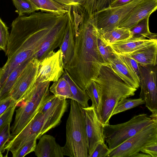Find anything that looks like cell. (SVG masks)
<instances>
[{
  "mask_svg": "<svg viewBox=\"0 0 157 157\" xmlns=\"http://www.w3.org/2000/svg\"><path fill=\"white\" fill-rule=\"evenodd\" d=\"M71 14L75 32L74 53L64 67L75 83L82 89L95 79L103 60L98 46L99 32L92 16L82 9L72 7Z\"/></svg>",
  "mask_w": 157,
  "mask_h": 157,
  "instance_id": "6da1fadb",
  "label": "cell"
},
{
  "mask_svg": "<svg viewBox=\"0 0 157 157\" xmlns=\"http://www.w3.org/2000/svg\"><path fill=\"white\" fill-rule=\"evenodd\" d=\"M58 21L55 16L48 13L39 12L33 15L29 36L1 68L0 90L7 77L16 67L34 58L48 34Z\"/></svg>",
  "mask_w": 157,
  "mask_h": 157,
  "instance_id": "7a4b0ae2",
  "label": "cell"
},
{
  "mask_svg": "<svg viewBox=\"0 0 157 157\" xmlns=\"http://www.w3.org/2000/svg\"><path fill=\"white\" fill-rule=\"evenodd\" d=\"M66 99H60L45 112L38 111L23 129L5 145L4 149L12 155L26 143L35 137L39 139L44 134L56 127L67 110Z\"/></svg>",
  "mask_w": 157,
  "mask_h": 157,
  "instance_id": "3957f363",
  "label": "cell"
},
{
  "mask_svg": "<svg viewBox=\"0 0 157 157\" xmlns=\"http://www.w3.org/2000/svg\"><path fill=\"white\" fill-rule=\"evenodd\" d=\"M100 86L101 109L100 121L103 127L109 120L117 104L121 100L134 96L137 89L125 83L113 71L109 65L104 64L94 80Z\"/></svg>",
  "mask_w": 157,
  "mask_h": 157,
  "instance_id": "277c9868",
  "label": "cell"
},
{
  "mask_svg": "<svg viewBox=\"0 0 157 157\" xmlns=\"http://www.w3.org/2000/svg\"><path fill=\"white\" fill-rule=\"evenodd\" d=\"M66 141L62 147L64 156L88 157V146L82 107L71 99L66 126Z\"/></svg>",
  "mask_w": 157,
  "mask_h": 157,
  "instance_id": "5b68a950",
  "label": "cell"
},
{
  "mask_svg": "<svg viewBox=\"0 0 157 157\" xmlns=\"http://www.w3.org/2000/svg\"><path fill=\"white\" fill-rule=\"evenodd\" d=\"M50 82H36L21 100L16 104L14 122L10 127L12 138L18 134L30 121L50 95Z\"/></svg>",
  "mask_w": 157,
  "mask_h": 157,
  "instance_id": "8992f818",
  "label": "cell"
},
{
  "mask_svg": "<svg viewBox=\"0 0 157 157\" xmlns=\"http://www.w3.org/2000/svg\"><path fill=\"white\" fill-rule=\"evenodd\" d=\"M157 121V118L143 113L136 115L125 122L103 127V134L110 151L131 138L144 127Z\"/></svg>",
  "mask_w": 157,
  "mask_h": 157,
  "instance_id": "52a82bcc",
  "label": "cell"
},
{
  "mask_svg": "<svg viewBox=\"0 0 157 157\" xmlns=\"http://www.w3.org/2000/svg\"><path fill=\"white\" fill-rule=\"evenodd\" d=\"M157 140V121L144 127L110 151L107 157H132L144 147Z\"/></svg>",
  "mask_w": 157,
  "mask_h": 157,
  "instance_id": "ba28073f",
  "label": "cell"
},
{
  "mask_svg": "<svg viewBox=\"0 0 157 157\" xmlns=\"http://www.w3.org/2000/svg\"><path fill=\"white\" fill-rule=\"evenodd\" d=\"M143 0H133L122 6L114 7L109 6L94 12L91 16L99 32H105L118 27L132 10Z\"/></svg>",
  "mask_w": 157,
  "mask_h": 157,
  "instance_id": "9c48e42d",
  "label": "cell"
},
{
  "mask_svg": "<svg viewBox=\"0 0 157 157\" xmlns=\"http://www.w3.org/2000/svg\"><path fill=\"white\" fill-rule=\"evenodd\" d=\"M141 91L140 98L145 101L146 106L152 113L150 116L157 117V67L139 64Z\"/></svg>",
  "mask_w": 157,
  "mask_h": 157,
  "instance_id": "30bf717a",
  "label": "cell"
},
{
  "mask_svg": "<svg viewBox=\"0 0 157 157\" xmlns=\"http://www.w3.org/2000/svg\"><path fill=\"white\" fill-rule=\"evenodd\" d=\"M64 72L62 53L59 49L49 52L40 61L36 82L57 81Z\"/></svg>",
  "mask_w": 157,
  "mask_h": 157,
  "instance_id": "8fae6325",
  "label": "cell"
},
{
  "mask_svg": "<svg viewBox=\"0 0 157 157\" xmlns=\"http://www.w3.org/2000/svg\"><path fill=\"white\" fill-rule=\"evenodd\" d=\"M40 61L35 58L32 59L16 80L9 95L16 104L35 83Z\"/></svg>",
  "mask_w": 157,
  "mask_h": 157,
  "instance_id": "7c38bea8",
  "label": "cell"
},
{
  "mask_svg": "<svg viewBox=\"0 0 157 157\" xmlns=\"http://www.w3.org/2000/svg\"><path fill=\"white\" fill-rule=\"evenodd\" d=\"M82 109L87 140L89 156L92 153L99 142H105L103 126L98 118L94 107L91 106L82 107Z\"/></svg>",
  "mask_w": 157,
  "mask_h": 157,
  "instance_id": "4fadbf2b",
  "label": "cell"
},
{
  "mask_svg": "<svg viewBox=\"0 0 157 157\" xmlns=\"http://www.w3.org/2000/svg\"><path fill=\"white\" fill-rule=\"evenodd\" d=\"M69 11L63 15L61 19L50 30L42 43L34 58L40 61L50 52L60 47L69 19Z\"/></svg>",
  "mask_w": 157,
  "mask_h": 157,
  "instance_id": "5bb4252c",
  "label": "cell"
},
{
  "mask_svg": "<svg viewBox=\"0 0 157 157\" xmlns=\"http://www.w3.org/2000/svg\"><path fill=\"white\" fill-rule=\"evenodd\" d=\"M157 0H143L124 19L118 27L130 29L157 10Z\"/></svg>",
  "mask_w": 157,
  "mask_h": 157,
  "instance_id": "9a60e30c",
  "label": "cell"
},
{
  "mask_svg": "<svg viewBox=\"0 0 157 157\" xmlns=\"http://www.w3.org/2000/svg\"><path fill=\"white\" fill-rule=\"evenodd\" d=\"M109 62V65L114 72L126 84L138 89L140 85L139 78L127 65L118 54Z\"/></svg>",
  "mask_w": 157,
  "mask_h": 157,
  "instance_id": "2e32d148",
  "label": "cell"
},
{
  "mask_svg": "<svg viewBox=\"0 0 157 157\" xmlns=\"http://www.w3.org/2000/svg\"><path fill=\"white\" fill-rule=\"evenodd\" d=\"M71 6L68 7V20L62 42L59 47L62 53L64 67L71 59L75 46V32L71 14Z\"/></svg>",
  "mask_w": 157,
  "mask_h": 157,
  "instance_id": "e0dca14e",
  "label": "cell"
},
{
  "mask_svg": "<svg viewBox=\"0 0 157 157\" xmlns=\"http://www.w3.org/2000/svg\"><path fill=\"white\" fill-rule=\"evenodd\" d=\"M34 152L38 157H63L62 147L50 135L44 134L39 139Z\"/></svg>",
  "mask_w": 157,
  "mask_h": 157,
  "instance_id": "ac0fdd59",
  "label": "cell"
},
{
  "mask_svg": "<svg viewBox=\"0 0 157 157\" xmlns=\"http://www.w3.org/2000/svg\"><path fill=\"white\" fill-rule=\"evenodd\" d=\"M157 42V40L146 39L143 36L130 37L125 40L111 44L114 52L117 54H130L144 46Z\"/></svg>",
  "mask_w": 157,
  "mask_h": 157,
  "instance_id": "d6986e66",
  "label": "cell"
},
{
  "mask_svg": "<svg viewBox=\"0 0 157 157\" xmlns=\"http://www.w3.org/2000/svg\"><path fill=\"white\" fill-rule=\"evenodd\" d=\"M157 42L144 46L130 54L139 64L143 66L157 65Z\"/></svg>",
  "mask_w": 157,
  "mask_h": 157,
  "instance_id": "ffe728a7",
  "label": "cell"
},
{
  "mask_svg": "<svg viewBox=\"0 0 157 157\" xmlns=\"http://www.w3.org/2000/svg\"><path fill=\"white\" fill-rule=\"evenodd\" d=\"M36 11L51 13L57 15L64 14L68 12V8L54 0H29Z\"/></svg>",
  "mask_w": 157,
  "mask_h": 157,
  "instance_id": "44dd1931",
  "label": "cell"
},
{
  "mask_svg": "<svg viewBox=\"0 0 157 157\" xmlns=\"http://www.w3.org/2000/svg\"><path fill=\"white\" fill-rule=\"evenodd\" d=\"M62 76L68 83L73 94V99L79 104L83 108L89 106L88 103L90 99L86 90L81 89L74 81L67 71L64 68Z\"/></svg>",
  "mask_w": 157,
  "mask_h": 157,
  "instance_id": "7402d4cb",
  "label": "cell"
},
{
  "mask_svg": "<svg viewBox=\"0 0 157 157\" xmlns=\"http://www.w3.org/2000/svg\"><path fill=\"white\" fill-rule=\"evenodd\" d=\"M30 60L19 64L7 77L0 90V100L9 96L10 91L21 72Z\"/></svg>",
  "mask_w": 157,
  "mask_h": 157,
  "instance_id": "603a6c76",
  "label": "cell"
},
{
  "mask_svg": "<svg viewBox=\"0 0 157 157\" xmlns=\"http://www.w3.org/2000/svg\"><path fill=\"white\" fill-rule=\"evenodd\" d=\"M49 91L61 100L72 99L73 97L68 83L62 76L57 81L53 82Z\"/></svg>",
  "mask_w": 157,
  "mask_h": 157,
  "instance_id": "cb8c5ba5",
  "label": "cell"
},
{
  "mask_svg": "<svg viewBox=\"0 0 157 157\" xmlns=\"http://www.w3.org/2000/svg\"><path fill=\"white\" fill-rule=\"evenodd\" d=\"M99 33L103 40L108 45L131 37L129 29L124 27H117L109 31Z\"/></svg>",
  "mask_w": 157,
  "mask_h": 157,
  "instance_id": "d4e9b609",
  "label": "cell"
},
{
  "mask_svg": "<svg viewBox=\"0 0 157 157\" xmlns=\"http://www.w3.org/2000/svg\"><path fill=\"white\" fill-rule=\"evenodd\" d=\"M85 90L92 101L91 106L94 108L100 120L101 109V92L100 87L96 82L93 80L86 86Z\"/></svg>",
  "mask_w": 157,
  "mask_h": 157,
  "instance_id": "484cf974",
  "label": "cell"
},
{
  "mask_svg": "<svg viewBox=\"0 0 157 157\" xmlns=\"http://www.w3.org/2000/svg\"><path fill=\"white\" fill-rule=\"evenodd\" d=\"M143 104H145V101L140 98L136 99L125 98L122 99L116 105L111 114V117Z\"/></svg>",
  "mask_w": 157,
  "mask_h": 157,
  "instance_id": "4316f807",
  "label": "cell"
},
{
  "mask_svg": "<svg viewBox=\"0 0 157 157\" xmlns=\"http://www.w3.org/2000/svg\"><path fill=\"white\" fill-rule=\"evenodd\" d=\"M149 17H148L142 20L129 29L131 37H140L143 36L148 38L152 33L151 32L149 29Z\"/></svg>",
  "mask_w": 157,
  "mask_h": 157,
  "instance_id": "83f0119b",
  "label": "cell"
},
{
  "mask_svg": "<svg viewBox=\"0 0 157 157\" xmlns=\"http://www.w3.org/2000/svg\"><path fill=\"white\" fill-rule=\"evenodd\" d=\"M98 46L99 50L105 64L109 65L110 61L116 56L111 47L107 45L102 39L98 33Z\"/></svg>",
  "mask_w": 157,
  "mask_h": 157,
  "instance_id": "f1b7e54d",
  "label": "cell"
},
{
  "mask_svg": "<svg viewBox=\"0 0 157 157\" xmlns=\"http://www.w3.org/2000/svg\"><path fill=\"white\" fill-rule=\"evenodd\" d=\"M17 9L19 16H24L25 14H31L36 10L29 0H12Z\"/></svg>",
  "mask_w": 157,
  "mask_h": 157,
  "instance_id": "f546056e",
  "label": "cell"
},
{
  "mask_svg": "<svg viewBox=\"0 0 157 157\" xmlns=\"http://www.w3.org/2000/svg\"><path fill=\"white\" fill-rule=\"evenodd\" d=\"M37 137L29 140L20 148L13 155V157H23L34 151L36 145Z\"/></svg>",
  "mask_w": 157,
  "mask_h": 157,
  "instance_id": "4dcf8cb0",
  "label": "cell"
},
{
  "mask_svg": "<svg viewBox=\"0 0 157 157\" xmlns=\"http://www.w3.org/2000/svg\"><path fill=\"white\" fill-rule=\"evenodd\" d=\"M16 107V103L12 104L0 117V133L7 124L11 123Z\"/></svg>",
  "mask_w": 157,
  "mask_h": 157,
  "instance_id": "1f68e13d",
  "label": "cell"
},
{
  "mask_svg": "<svg viewBox=\"0 0 157 157\" xmlns=\"http://www.w3.org/2000/svg\"><path fill=\"white\" fill-rule=\"evenodd\" d=\"M10 37L8 29L0 18V50L6 51Z\"/></svg>",
  "mask_w": 157,
  "mask_h": 157,
  "instance_id": "d6a6232c",
  "label": "cell"
},
{
  "mask_svg": "<svg viewBox=\"0 0 157 157\" xmlns=\"http://www.w3.org/2000/svg\"><path fill=\"white\" fill-rule=\"evenodd\" d=\"M109 152V150L105 142H100L88 157H107Z\"/></svg>",
  "mask_w": 157,
  "mask_h": 157,
  "instance_id": "836d02e7",
  "label": "cell"
},
{
  "mask_svg": "<svg viewBox=\"0 0 157 157\" xmlns=\"http://www.w3.org/2000/svg\"><path fill=\"white\" fill-rule=\"evenodd\" d=\"M10 123L7 124L0 133V154H2L5 144L12 138L10 133Z\"/></svg>",
  "mask_w": 157,
  "mask_h": 157,
  "instance_id": "e575fe53",
  "label": "cell"
},
{
  "mask_svg": "<svg viewBox=\"0 0 157 157\" xmlns=\"http://www.w3.org/2000/svg\"><path fill=\"white\" fill-rule=\"evenodd\" d=\"M118 54L124 60L127 65L140 78L139 64L132 57L130 54Z\"/></svg>",
  "mask_w": 157,
  "mask_h": 157,
  "instance_id": "d590c367",
  "label": "cell"
},
{
  "mask_svg": "<svg viewBox=\"0 0 157 157\" xmlns=\"http://www.w3.org/2000/svg\"><path fill=\"white\" fill-rule=\"evenodd\" d=\"M60 4L68 8L70 6L76 8L82 7L85 0H54Z\"/></svg>",
  "mask_w": 157,
  "mask_h": 157,
  "instance_id": "8d00e7d4",
  "label": "cell"
},
{
  "mask_svg": "<svg viewBox=\"0 0 157 157\" xmlns=\"http://www.w3.org/2000/svg\"><path fill=\"white\" fill-rule=\"evenodd\" d=\"M140 151L150 155L151 157H157V140L143 147Z\"/></svg>",
  "mask_w": 157,
  "mask_h": 157,
  "instance_id": "74e56055",
  "label": "cell"
},
{
  "mask_svg": "<svg viewBox=\"0 0 157 157\" xmlns=\"http://www.w3.org/2000/svg\"><path fill=\"white\" fill-rule=\"evenodd\" d=\"M16 103L10 96L0 100V117L11 105Z\"/></svg>",
  "mask_w": 157,
  "mask_h": 157,
  "instance_id": "f35d334b",
  "label": "cell"
},
{
  "mask_svg": "<svg viewBox=\"0 0 157 157\" xmlns=\"http://www.w3.org/2000/svg\"><path fill=\"white\" fill-rule=\"evenodd\" d=\"M97 0H85L82 8L89 17L95 10Z\"/></svg>",
  "mask_w": 157,
  "mask_h": 157,
  "instance_id": "ab89813d",
  "label": "cell"
},
{
  "mask_svg": "<svg viewBox=\"0 0 157 157\" xmlns=\"http://www.w3.org/2000/svg\"><path fill=\"white\" fill-rule=\"evenodd\" d=\"M114 0H97L95 11H98L109 7Z\"/></svg>",
  "mask_w": 157,
  "mask_h": 157,
  "instance_id": "60d3db41",
  "label": "cell"
},
{
  "mask_svg": "<svg viewBox=\"0 0 157 157\" xmlns=\"http://www.w3.org/2000/svg\"><path fill=\"white\" fill-rule=\"evenodd\" d=\"M133 0H114L110 4L109 7H114L122 6L128 3Z\"/></svg>",
  "mask_w": 157,
  "mask_h": 157,
  "instance_id": "b9f144b4",
  "label": "cell"
},
{
  "mask_svg": "<svg viewBox=\"0 0 157 157\" xmlns=\"http://www.w3.org/2000/svg\"><path fill=\"white\" fill-rule=\"evenodd\" d=\"M132 157H151V156L144 153L139 152L134 155Z\"/></svg>",
  "mask_w": 157,
  "mask_h": 157,
  "instance_id": "7bdbcfd3",
  "label": "cell"
},
{
  "mask_svg": "<svg viewBox=\"0 0 157 157\" xmlns=\"http://www.w3.org/2000/svg\"><path fill=\"white\" fill-rule=\"evenodd\" d=\"M3 156L2 154H0V157H2Z\"/></svg>",
  "mask_w": 157,
  "mask_h": 157,
  "instance_id": "ee69618b",
  "label": "cell"
},
{
  "mask_svg": "<svg viewBox=\"0 0 157 157\" xmlns=\"http://www.w3.org/2000/svg\"><path fill=\"white\" fill-rule=\"evenodd\" d=\"M1 68H0V71Z\"/></svg>",
  "mask_w": 157,
  "mask_h": 157,
  "instance_id": "f6af8a7d",
  "label": "cell"
}]
</instances>
